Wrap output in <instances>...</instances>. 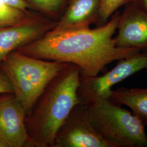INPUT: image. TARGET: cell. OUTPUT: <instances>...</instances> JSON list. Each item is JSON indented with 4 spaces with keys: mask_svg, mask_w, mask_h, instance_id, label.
Returning a JSON list of instances; mask_svg holds the SVG:
<instances>
[{
    "mask_svg": "<svg viewBox=\"0 0 147 147\" xmlns=\"http://www.w3.org/2000/svg\"><path fill=\"white\" fill-rule=\"evenodd\" d=\"M100 0H69L64 14L50 32L76 31L89 28L98 20Z\"/></svg>",
    "mask_w": 147,
    "mask_h": 147,
    "instance_id": "cell-10",
    "label": "cell"
},
{
    "mask_svg": "<svg viewBox=\"0 0 147 147\" xmlns=\"http://www.w3.org/2000/svg\"><path fill=\"white\" fill-rule=\"evenodd\" d=\"M68 64L34 58L16 50L0 61V67L27 114L49 83Z\"/></svg>",
    "mask_w": 147,
    "mask_h": 147,
    "instance_id": "cell-3",
    "label": "cell"
},
{
    "mask_svg": "<svg viewBox=\"0 0 147 147\" xmlns=\"http://www.w3.org/2000/svg\"><path fill=\"white\" fill-rule=\"evenodd\" d=\"M110 99L119 105L130 107L142 124L144 126L147 125V88L121 87L112 90Z\"/></svg>",
    "mask_w": 147,
    "mask_h": 147,
    "instance_id": "cell-11",
    "label": "cell"
},
{
    "mask_svg": "<svg viewBox=\"0 0 147 147\" xmlns=\"http://www.w3.org/2000/svg\"><path fill=\"white\" fill-rule=\"evenodd\" d=\"M80 78L79 67L68 63L44 89L25 118L29 147H53L59 129L80 103Z\"/></svg>",
    "mask_w": 147,
    "mask_h": 147,
    "instance_id": "cell-2",
    "label": "cell"
},
{
    "mask_svg": "<svg viewBox=\"0 0 147 147\" xmlns=\"http://www.w3.org/2000/svg\"><path fill=\"white\" fill-rule=\"evenodd\" d=\"M0 2L23 11L33 10L31 5H30L25 0H0Z\"/></svg>",
    "mask_w": 147,
    "mask_h": 147,
    "instance_id": "cell-16",
    "label": "cell"
},
{
    "mask_svg": "<svg viewBox=\"0 0 147 147\" xmlns=\"http://www.w3.org/2000/svg\"><path fill=\"white\" fill-rule=\"evenodd\" d=\"M93 127L112 147H147L144 125L131 112L110 99L87 106Z\"/></svg>",
    "mask_w": 147,
    "mask_h": 147,
    "instance_id": "cell-4",
    "label": "cell"
},
{
    "mask_svg": "<svg viewBox=\"0 0 147 147\" xmlns=\"http://www.w3.org/2000/svg\"><path fill=\"white\" fill-rule=\"evenodd\" d=\"M26 112L13 93L0 94V139L7 147H29Z\"/></svg>",
    "mask_w": 147,
    "mask_h": 147,
    "instance_id": "cell-8",
    "label": "cell"
},
{
    "mask_svg": "<svg viewBox=\"0 0 147 147\" xmlns=\"http://www.w3.org/2000/svg\"><path fill=\"white\" fill-rule=\"evenodd\" d=\"M132 1L134 0H100L99 18L95 24L96 27L104 25L121 7Z\"/></svg>",
    "mask_w": 147,
    "mask_h": 147,
    "instance_id": "cell-14",
    "label": "cell"
},
{
    "mask_svg": "<svg viewBox=\"0 0 147 147\" xmlns=\"http://www.w3.org/2000/svg\"><path fill=\"white\" fill-rule=\"evenodd\" d=\"M31 5L33 10L58 21L60 13L69 0H25Z\"/></svg>",
    "mask_w": 147,
    "mask_h": 147,
    "instance_id": "cell-12",
    "label": "cell"
},
{
    "mask_svg": "<svg viewBox=\"0 0 147 147\" xmlns=\"http://www.w3.org/2000/svg\"><path fill=\"white\" fill-rule=\"evenodd\" d=\"M33 14L29 10H21L0 2V28L18 24Z\"/></svg>",
    "mask_w": 147,
    "mask_h": 147,
    "instance_id": "cell-13",
    "label": "cell"
},
{
    "mask_svg": "<svg viewBox=\"0 0 147 147\" xmlns=\"http://www.w3.org/2000/svg\"><path fill=\"white\" fill-rule=\"evenodd\" d=\"M117 30L114 38L116 47L147 53V11L135 2L124 5Z\"/></svg>",
    "mask_w": 147,
    "mask_h": 147,
    "instance_id": "cell-9",
    "label": "cell"
},
{
    "mask_svg": "<svg viewBox=\"0 0 147 147\" xmlns=\"http://www.w3.org/2000/svg\"><path fill=\"white\" fill-rule=\"evenodd\" d=\"M5 93H14V92L9 80L0 67V94Z\"/></svg>",
    "mask_w": 147,
    "mask_h": 147,
    "instance_id": "cell-15",
    "label": "cell"
},
{
    "mask_svg": "<svg viewBox=\"0 0 147 147\" xmlns=\"http://www.w3.org/2000/svg\"><path fill=\"white\" fill-rule=\"evenodd\" d=\"M134 2L147 11V0H134Z\"/></svg>",
    "mask_w": 147,
    "mask_h": 147,
    "instance_id": "cell-17",
    "label": "cell"
},
{
    "mask_svg": "<svg viewBox=\"0 0 147 147\" xmlns=\"http://www.w3.org/2000/svg\"><path fill=\"white\" fill-rule=\"evenodd\" d=\"M145 69H147V53L140 52L119 60L113 68L103 75L80 76L77 92L80 103L88 106L110 99L113 86Z\"/></svg>",
    "mask_w": 147,
    "mask_h": 147,
    "instance_id": "cell-5",
    "label": "cell"
},
{
    "mask_svg": "<svg viewBox=\"0 0 147 147\" xmlns=\"http://www.w3.org/2000/svg\"><path fill=\"white\" fill-rule=\"evenodd\" d=\"M53 147H112L93 126L87 106L79 103L59 129Z\"/></svg>",
    "mask_w": 147,
    "mask_h": 147,
    "instance_id": "cell-6",
    "label": "cell"
},
{
    "mask_svg": "<svg viewBox=\"0 0 147 147\" xmlns=\"http://www.w3.org/2000/svg\"><path fill=\"white\" fill-rule=\"evenodd\" d=\"M121 13L117 11L102 26L53 33L49 31L34 42L17 51L34 58L77 65L80 76L98 75L113 61L141 51L116 47L114 38Z\"/></svg>",
    "mask_w": 147,
    "mask_h": 147,
    "instance_id": "cell-1",
    "label": "cell"
},
{
    "mask_svg": "<svg viewBox=\"0 0 147 147\" xmlns=\"http://www.w3.org/2000/svg\"><path fill=\"white\" fill-rule=\"evenodd\" d=\"M57 20L43 14H33L18 24L0 28V61L11 53L44 37Z\"/></svg>",
    "mask_w": 147,
    "mask_h": 147,
    "instance_id": "cell-7",
    "label": "cell"
}]
</instances>
